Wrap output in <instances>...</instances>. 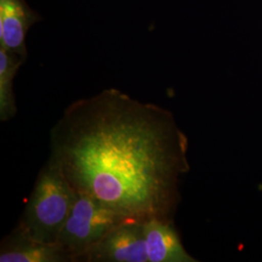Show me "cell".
I'll return each mask as SVG.
<instances>
[{
  "instance_id": "obj_1",
  "label": "cell",
  "mask_w": 262,
  "mask_h": 262,
  "mask_svg": "<svg viewBox=\"0 0 262 262\" xmlns=\"http://www.w3.org/2000/svg\"><path fill=\"white\" fill-rule=\"evenodd\" d=\"M187 150L171 113L108 89L66 108L51 129L47 162L75 192L126 219L173 222Z\"/></svg>"
},
{
  "instance_id": "obj_2",
  "label": "cell",
  "mask_w": 262,
  "mask_h": 262,
  "mask_svg": "<svg viewBox=\"0 0 262 262\" xmlns=\"http://www.w3.org/2000/svg\"><path fill=\"white\" fill-rule=\"evenodd\" d=\"M76 192L60 172L46 163L19 219V229L38 242L57 244L75 200Z\"/></svg>"
},
{
  "instance_id": "obj_3",
  "label": "cell",
  "mask_w": 262,
  "mask_h": 262,
  "mask_svg": "<svg viewBox=\"0 0 262 262\" xmlns=\"http://www.w3.org/2000/svg\"><path fill=\"white\" fill-rule=\"evenodd\" d=\"M124 220L126 217L98 199L76 192L73 206L56 243L70 256L72 262L79 261L83 254Z\"/></svg>"
},
{
  "instance_id": "obj_4",
  "label": "cell",
  "mask_w": 262,
  "mask_h": 262,
  "mask_svg": "<svg viewBox=\"0 0 262 262\" xmlns=\"http://www.w3.org/2000/svg\"><path fill=\"white\" fill-rule=\"evenodd\" d=\"M81 262H149L144 222L126 219L83 254Z\"/></svg>"
},
{
  "instance_id": "obj_5",
  "label": "cell",
  "mask_w": 262,
  "mask_h": 262,
  "mask_svg": "<svg viewBox=\"0 0 262 262\" xmlns=\"http://www.w3.org/2000/svg\"><path fill=\"white\" fill-rule=\"evenodd\" d=\"M40 20L26 0H0V48L27 59L28 31Z\"/></svg>"
},
{
  "instance_id": "obj_6",
  "label": "cell",
  "mask_w": 262,
  "mask_h": 262,
  "mask_svg": "<svg viewBox=\"0 0 262 262\" xmlns=\"http://www.w3.org/2000/svg\"><path fill=\"white\" fill-rule=\"evenodd\" d=\"M0 262H72L58 244L38 242L18 226L0 246Z\"/></svg>"
},
{
  "instance_id": "obj_7",
  "label": "cell",
  "mask_w": 262,
  "mask_h": 262,
  "mask_svg": "<svg viewBox=\"0 0 262 262\" xmlns=\"http://www.w3.org/2000/svg\"><path fill=\"white\" fill-rule=\"evenodd\" d=\"M144 235L149 262L196 261L184 248L173 222L145 221Z\"/></svg>"
},
{
  "instance_id": "obj_8",
  "label": "cell",
  "mask_w": 262,
  "mask_h": 262,
  "mask_svg": "<svg viewBox=\"0 0 262 262\" xmlns=\"http://www.w3.org/2000/svg\"><path fill=\"white\" fill-rule=\"evenodd\" d=\"M26 59L0 48V121L6 122L15 117L17 106L13 83L20 66Z\"/></svg>"
}]
</instances>
